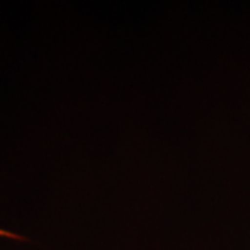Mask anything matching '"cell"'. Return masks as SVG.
I'll return each mask as SVG.
<instances>
[{
	"mask_svg": "<svg viewBox=\"0 0 250 250\" xmlns=\"http://www.w3.org/2000/svg\"><path fill=\"white\" fill-rule=\"evenodd\" d=\"M0 236H4V238H10V239H14V241H25V238L20 236L17 233L9 232V231H4V229H0Z\"/></svg>",
	"mask_w": 250,
	"mask_h": 250,
	"instance_id": "6da1fadb",
	"label": "cell"
}]
</instances>
